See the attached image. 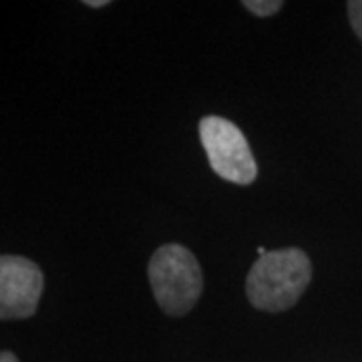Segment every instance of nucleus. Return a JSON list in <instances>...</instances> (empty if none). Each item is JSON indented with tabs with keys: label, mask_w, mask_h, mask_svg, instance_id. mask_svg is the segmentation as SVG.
Instances as JSON below:
<instances>
[{
	"label": "nucleus",
	"mask_w": 362,
	"mask_h": 362,
	"mask_svg": "<svg viewBox=\"0 0 362 362\" xmlns=\"http://www.w3.org/2000/svg\"><path fill=\"white\" fill-rule=\"evenodd\" d=\"M0 362H18V358L14 356L13 352H8V350H4V352L0 354Z\"/></svg>",
	"instance_id": "7"
},
{
	"label": "nucleus",
	"mask_w": 362,
	"mask_h": 362,
	"mask_svg": "<svg viewBox=\"0 0 362 362\" xmlns=\"http://www.w3.org/2000/svg\"><path fill=\"white\" fill-rule=\"evenodd\" d=\"M310 278L312 264L302 250L288 247L268 252L247 274V298L258 310H288L302 296Z\"/></svg>",
	"instance_id": "1"
},
{
	"label": "nucleus",
	"mask_w": 362,
	"mask_h": 362,
	"mask_svg": "<svg viewBox=\"0 0 362 362\" xmlns=\"http://www.w3.org/2000/svg\"><path fill=\"white\" fill-rule=\"evenodd\" d=\"M349 18L354 33L362 40V0H352L349 2Z\"/></svg>",
	"instance_id": "6"
},
{
	"label": "nucleus",
	"mask_w": 362,
	"mask_h": 362,
	"mask_svg": "<svg viewBox=\"0 0 362 362\" xmlns=\"http://www.w3.org/2000/svg\"><path fill=\"white\" fill-rule=\"evenodd\" d=\"M85 4L90 6V8H99V6H107V4H109V0H87Z\"/></svg>",
	"instance_id": "8"
},
{
	"label": "nucleus",
	"mask_w": 362,
	"mask_h": 362,
	"mask_svg": "<svg viewBox=\"0 0 362 362\" xmlns=\"http://www.w3.org/2000/svg\"><path fill=\"white\" fill-rule=\"evenodd\" d=\"M199 137L206 147L209 165L220 177L238 185H247L256 180V159L244 133L232 121L223 117H204L199 121Z\"/></svg>",
	"instance_id": "3"
},
{
	"label": "nucleus",
	"mask_w": 362,
	"mask_h": 362,
	"mask_svg": "<svg viewBox=\"0 0 362 362\" xmlns=\"http://www.w3.org/2000/svg\"><path fill=\"white\" fill-rule=\"evenodd\" d=\"M42 272L23 256L0 259V316L2 320H21L33 316L42 294Z\"/></svg>",
	"instance_id": "4"
},
{
	"label": "nucleus",
	"mask_w": 362,
	"mask_h": 362,
	"mask_svg": "<svg viewBox=\"0 0 362 362\" xmlns=\"http://www.w3.org/2000/svg\"><path fill=\"white\" fill-rule=\"evenodd\" d=\"M147 272L157 304L169 316L187 314L202 296V268L187 247L177 244L161 246L149 259Z\"/></svg>",
	"instance_id": "2"
},
{
	"label": "nucleus",
	"mask_w": 362,
	"mask_h": 362,
	"mask_svg": "<svg viewBox=\"0 0 362 362\" xmlns=\"http://www.w3.org/2000/svg\"><path fill=\"white\" fill-rule=\"evenodd\" d=\"M244 6L250 13L258 14V16H270L278 13L284 4L280 0H246Z\"/></svg>",
	"instance_id": "5"
}]
</instances>
